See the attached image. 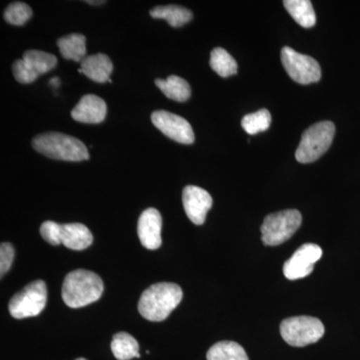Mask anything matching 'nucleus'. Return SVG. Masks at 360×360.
<instances>
[{
    "instance_id": "obj_1",
    "label": "nucleus",
    "mask_w": 360,
    "mask_h": 360,
    "mask_svg": "<svg viewBox=\"0 0 360 360\" xmlns=\"http://www.w3.org/2000/svg\"><path fill=\"white\" fill-rule=\"evenodd\" d=\"M182 290L175 283L153 284L143 291L139 302V311L149 321L167 319L182 300Z\"/></svg>"
},
{
    "instance_id": "obj_2",
    "label": "nucleus",
    "mask_w": 360,
    "mask_h": 360,
    "mask_svg": "<svg viewBox=\"0 0 360 360\" xmlns=\"http://www.w3.org/2000/svg\"><path fill=\"white\" fill-rule=\"evenodd\" d=\"M103 292L101 277L86 269H77L65 276L61 290L63 302L70 309H80L97 302Z\"/></svg>"
},
{
    "instance_id": "obj_3",
    "label": "nucleus",
    "mask_w": 360,
    "mask_h": 360,
    "mask_svg": "<svg viewBox=\"0 0 360 360\" xmlns=\"http://www.w3.org/2000/svg\"><path fill=\"white\" fill-rule=\"evenodd\" d=\"M32 146L37 153L52 160L84 161L89 158L84 142L60 132H45L33 139Z\"/></svg>"
},
{
    "instance_id": "obj_4",
    "label": "nucleus",
    "mask_w": 360,
    "mask_h": 360,
    "mask_svg": "<svg viewBox=\"0 0 360 360\" xmlns=\"http://www.w3.org/2000/svg\"><path fill=\"white\" fill-rule=\"evenodd\" d=\"M335 127L331 122L315 123L303 132L302 141L295 151L300 163H310L321 158L330 148L335 139Z\"/></svg>"
},
{
    "instance_id": "obj_5",
    "label": "nucleus",
    "mask_w": 360,
    "mask_h": 360,
    "mask_svg": "<svg viewBox=\"0 0 360 360\" xmlns=\"http://www.w3.org/2000/svg\"><path fill=\"white\" fill-rule=\"evenodd\" d=\"M302 213L296 210L271 213L264 219L262 226V241L265 245H283L302 225Z\"/></svg>"
},
{
    "instance_id": "obj_6",
    "label": "nucleus",
    "mask_w": 360,
    "mask_h": 360,
    "mask_svg": "<svg viewBox=\"0 0 360 360\" xmlns=\"http://www.w3.org/2000/svg\"><path fill=\"white\" fill-rule=\"evenodd\" d=\"M324 333L323 323L311 316L290 317L281 324V336L291 347H303L312 345L321 340Z\"/></svg>"
},
{
    "instance_id": "obj_7",
    "label": "nucleus",
    "mask_w": 360,
    "mask_h": 360,
    "mask_svg": "<svg viewBox=\"0 0 360 360\" xmlns=\"http://www.w3.org/2000/svg\"><path fill=\"white\" fill-rule=\"evenodd\" d=\"M46 300V284L44 281H35L11 298L9 312L16 319L37 316L44 309Z\"/></svg>"
},
{
    "instance_id": "obj_8",
    "label": "nucleus",
    "mask_w": 360,
    "mask_h": 360,
    "mask_svg": "<svg viewBox=\"0 0 360 360\" xmlns=\"http://www.w3.org/2000/svg\"><path fill=\"white\" fill-rule=\"evenodd\" d=\"M58 65V58L51 53L40 51H27L22 58L14 61L13 72L18 82L32 84L44 73L53 70Z\"/></svg>"
},
{
    "instance_id": "obj_9",
    "label": "nucleus",
    "mask_w": 360,
    "mask_h": 360,
    "mask_svg": "<svg viewBox=\"0 0 360 360\" xmlns=\"http://www.w3.org/2000/svg\"><path fill=\"white\" fill-rule=\"evenodd\" d=\"M281 61L288 75L297 84H310L321 80V65L311 56L285 46L281 51Z\"/></svg>"
},
{
    "instance_id": "obj_10",
    "label": "nucleus",
    "mask_w": 360,
    "mask_h": 360,
    "mask_svg": "<svg viewBox=\"0 0 360 360\" xmlns=\"http://www.w3.org/2000/svg\"><path fill=\"white\" fill-rule=\"evenodd\" d=\"M151 122L165 136L182 144L194 142L193 127L181 116L165 110H158L151 115Z\"/></svg>"
},
{
    "instance_id": "obj_11",
    "label": "nucleus",
    "mask_w": 360,
    "mask_h": 360,
    "mask_svg": "<svg viewBox=\"0 0 360 360\" xmlns=\"http://www.w3.org/2000/svg\"><path fill=\"white\" fill-rule=\"evenodd\" d=\"M322 257L321 246L307 243L298 248L283 265V274L290 281L309 276L314 271L315 262Z\"/></svg>"
},
{
    "instance_id": "obj_12",
    "label": "nucleus",
    "mask_w": 360,
    "mask_h": 360,
    "mask_svg": "<svg viewBox=\"0 0 360 360\" xmlns=\"http://www.w3.org/2000/svg\"><path fill=\"white\" fill-rule=\"evenodd\" d=\"M182 203L187 217L194 224H205L206 214L212 207V198L205 189L198 186H188L182 191Z\"/></svg>"
},
{
    "instance_id": "obj_13",
    "label": "nucleus",
    "mask_w": 360,
    "mask_h": 360,
    "mask_svg": "<svg viewBox=\"0 0 360 360\" xmlns=\"http://www.w3.org/2000/svg\"><path fill=\"white\" fill-rule=\"evenodd\" d=\"M162 219L155 208H148L141 213L137 225L139 240L148 250H155L160 248Z\"/></svg>"
},
{
    "instance_id": "obj_14",
    "label": "nucleus",
    "mask_w": 360,
    "mask_h": 360,
    "mask_svg": "<svg viewBox=\"0 0 360 360\" xmlns=\"http://www.w3.org/2000/svg\"><path fill=\"white\" fill-rule=\"evenodd\" d=\"M106 113L108 106L103 98L94 94H86L82 97L79 103L71 110V117L75 122L96 124L105 120Z\"/></svg>"
},
{
    "instance_id": "obj_15",
    "label": "nucleus",
    "mask_w": 360,
    "mask_h": 360,
    "mask_svg": "<svg viewBox=\"0 0 360 360\" xmlns=\"http://www.w3.org/2000/svg\"><path fill=\"white\" fill-rule=\"evenodd\" d=\"M80 63H82L80 70L82 73L92 82L104 84L110 79L113 65L106 54L97 53L86 56Z\"/></svg>"
},
{
    "instance_id": "obj_16",
    "label": "nucleus",
    "mask_w": 360,
    "mask_h": 360,
    "mask_svg": "<svg viewBox=\"0 0 360 360\" xmlns=\"http://www.w3.org/2000/svg\"><path fill=\"white\" fill-rule=\"evenodd\" d=\"M60 241L70 250H84L91 245L94 236L84 224H61Z\"/></svg>"
},
{
    "instance_id": "obj_17",
    "label": "nucleus",
    "mask_w": 360,
    "mask_h": 360,
    "mask_svg": "<svg viewBox=\"0 0 360 360\" xmlns=\"http://www.w3.org/2000/svg\"><path fill=\"white\" fill-rule=\"evenodd\" d=\"M155 85L162 91L167 98L172 101L184 103L188 101L191 96V85L184 78L170 75L167 79H155Z\"/></svg>"
},
{
    "instance_id": "obj_18",
    "label": "nucleus",
    "mask_w": 360,
    "mask_h": 360,
    "mask_svg": "<svg viewBox=\"0 0 360 360\" xmlns=\"http://www.w3.org/2000/svg\"><path fill=\"white\" fill-rule=\"evenodd\" d=\"M151 18L165 20L172 27H180L193 20V14L186 7L179 6H156L150 11Z\"/></svg>"
},
{
    "instance_id": "obj_19",
    "label": "nucleus",
    "mask_w": 360,
    "mask_h": 360,
    "mask_svg": "<svg viewBox=\"0 0 360 360\" xmlns=\"http://www.w3.org/2000/svg\"><path fill=\"white\" fill-rule=\"evenodd\" d=\"M85 37L79 33L65 35L58 40V46L61 56L68 60L82 63L86 54L85 46Z\"/></svg>"
},
{
    "instance_id": "obj_20",
    "label": "nucleus",
    "mask_w": 360,
    "mask_h": 360,
    "mask_svg": "<svg viewBox=\"0 0 360 360\" xmlns=\"http://www.w3.org/2000/svg\"><path fill=\"white\" fill-rule=\"evenodd\" d=\"M284 7L293 20L304 28H310L316 23L314 6L309 0H285Z\"/></svg>"
},
{
    "instance_id": "obj_21",
    "label": "nucleus",
    "mask_w": 360,
    "mask_h": 360,
    "mask_svg": "<svg viewBox=\"0 0 360 360\" xmlns=\"http://www.w3.org/2000/svg\"><path fill=\"white\" fill-rule=\"evenodd\" d=\"M111 352L118 360L139 359V345L134 336L127 333H118L111 341Z\"/></svg>"
},
{
    "instance_id": "obj_22",
    "label": "nucleus",
    "mask_w": 360,
    "mask_h": 360,
    "mask_svg": "<svg viewBox=\"0 0 360 360\" xmlns=\"http://www.w3.org/2000/svg\"><path fill=\"white\" fill-rule=\"evenodd\" d=\"M207 360H250L245 348L234 341H219L208 350Z\"/></svg>"
},
{
    "instance_id": "obj_23",
    "label": "nucleus",
    "mask_w": 360,
    "mask_h": 360,
    "mask_svg": "<svg viewBox=\"0 0 360 360\" xmlns=\"http://www.w3.org/2000/svg\"><path fill=\"white\" fill-rule=\"evenodd\" d=\"M210 66L221 77H229L238 73L236 59L221 47H217L210 53Z\"/></svg>"
},
{
    "instance_id": "obj_24",
    "label": "nucleus",
    "mask_w": 360,
    "mask_h": 360,
    "mask_svg": "<svg viewBox=\"0 0 360 360\" xmlns=\"http://www.w3.org/2000/svg\"><path fill=\"white\" fill-rule=\"evenodd\" d=\"M271 115L267 110H260L245 115L241 120V127L248 134L253 135L269 129Z\"/></svg>"
},
{
    "instance_id": "obj_25",
    "label": "nucleus",
    "mask_w": 360,
    "mask_h": 360,
    "mask_svg": "<svg viewBox=\"0 0 360 360\" xmlns=\"http://www.w3.org/2000/svg\"><path fill=\"white\" fill-rule=\"evenodd\" d=\"M4 20L13 25H23L32 16V9L25 2L15 1L9 4L4 11Z\"/></svg>"
},
{
    "instance_id": "obj_26",
    "label": "nucleus",
    "mask_w": 360,
    "mask_h": 360,
    "mask_svg": "<svg viewBox=\"0 0 360 360\" xmlns=\"http://www.w3.org/2000/svg\"><path fill=\"white\" fill-rule=\"evenodd\" d=\"M60 229L61 224H56V222L51 221V220H47L40 226V234H41L42 238L44 239L46 243H49L51 245H61L60 241Z\"/></svg>"
},
{
    "instance_id": "obj_27",
    "label": "nucleus",
    "mask_w": 360,
    "mask_h": 360,
    "mask_svg": "<svg viewBox=\"0 0 360 360\" xmlns=\"http://www.w3.org/2000/svg\"><path fill=\"white\" fill-rule=\"evenodd\" d=\"M14 258V248L11 243H1L0 246V274H4L11 269Z\"/></svg>"
},
{
    "instance_id": "obj_28",
    "label": "nucleus",
    "mask_w": 360,
    "mask_h": 360,
    "mask_svg": "<svg viewBox=\"0 0 360 360\" xmlns=\"http://www.w3.org/2000/svg\"><path fill=\"white\" fill-rule=\"evenodd\" d=\"M86 4H104V1H86Z\"/></svg>"
},
{
    "instance_id": "obj_29",
    "label": "nucleus",
    "mask_w": 360,
    "mask_h": 360,
    "mask_svg": "<svg viewBox=\"0 0 360 360\" xmlns=\"http://www.w3.org/2000/svg\"><path fill=\"white\" fill-rule=\"evenodd\" d=\"M77 360H87V359H77Z\"/></svg>"
}]
</instances>
